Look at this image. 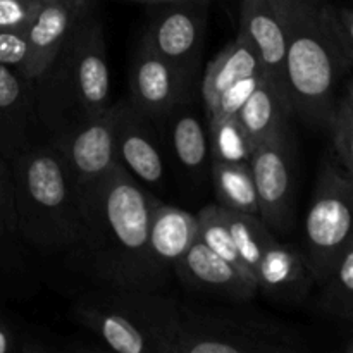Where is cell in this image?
Returning <instances> with one entry per match:
<instances>
[{"mask_svg": "<svg viewBox=\"0 0 353 353\" xmlns=\"http://www.w3.org/2000/svg\"><path fill=\"white\" fill-rule=\"evenodd\" d=\"M81 243L103 286L161 290L147 259L152 209L157 196L119 164L78 185Z\"/></svg>", "mask_w": 353, "mask_h": 353, "instance_id": "6da1fadb", "label": "cell"}, {"mask_svg": "<svg viewBox=\"0 0 353 353\" xmlns=\"http://www.w3.org/2000/svg\"><path fill=\"white\" fill-rule=\"evenodd\" d=\"M352 65L353 54L341 45L331 26L330 0H295L283 65V86L293 119L326 130Z\"/></svg>", "mask_w": 353, "mask_h": 353, "instance_id": "7a4b0ae2", "label": "cell"}, {"mask_svg": "<svg viewBox=\"0 0 353 353\" xmlns=\"http://www.w3.org/2000/svg\"><path fill=\"white\" fill-rule=\"evenodd\" d=\"M34 105L41 130L50 137L112 105L105 33L95 7L34 81Z\"/></svg>", "mask_w": 353, "mask_h": 353, "instance_id": "3957f363", "label": "cell"}, {"mask_svg": "<svg viewBox=\"0 0 353 353\" xmlns=\"http://www.w3.org/2000/svg\"><path fill=\"white\" fill-rule=\"evenodd\" d=\"M16 231L41 252H69L81 243L78 186L52 141L9 162Z\"/></svg>", "mask_w": 353, "mask_h": 353, "instance_id": "277c9868", "label": "cell"}, {"mask_svg": "<svg viewBox=\"0 0 353 353\" xmlns=\"http://www.w3.org/2000/svg\"><path fill=\"white\" fill-rule=\"evenodd\" d=\"M179 303L161 290L103 286L76 296L71 312L114 352L174 353Z\"/></svg>", "mask_w": 353, "mask_h": 353, "instance_id": "5b68a950", "label": "cell"}, {"mask_svg": "<svg viewBox=\"0 0 353 353\" xmlns=\"http://www.w3.org/2000/svg\"><path fill=\"white\" fill-rule=\"evenodd\" d=\"M299 331L233 307L179 303L174 353H302Z\"/></svg>", "mask_w": 353, "mask_h": 353, "instance_id": "8992f818", "label": "cell"}, {"mask_svg": "<svg viewBox=\"0 0 353 353\" xmlns=\"http://www.w3.org/2000/svg\"><path fill=\"white\" fill-rule=\"evenodd\" d=\"M353 174L330 154L321 162L316 190L305 217L307 265L319 283L331 271L352 240Z\"/></svg>", "mask_w": 353, "mask_h": 353, "instance_id": "52a82bcc", "label": "cell"}, {"mask_svg": "<svg viewBox=\"0 0 353 353\" xmlns=\"http://www.w3.org/2000/svg\"><path fill=\"white\" fill-rule=\"evenodd\" d=\"M250 171L257 192L259 217L274 234H286L295 224L296 141L292 128L255 145Z\"/></svg>", "mask_w": 353, "mask_h": 353, "instance_id": "ba28073f", "label": "cell"}, {"mask_svg": "<svg viewBox=\"0 0 353 353\" xmlns=\"http://www.w3.org/2000/svg\"><path fill=\"white\" fill-rule=\"evenodd\" d=\"M210 2L212 0H176L152 6L154 10L141 41L176 68L196 74Z\"/></svg>", "mask_w": 353, "mask_h": 353, "instance_id": "9c48e42d", "label": "cell"}, {"mask_svg": "<svg viewBox=\"0 0 353 353\" xmlns=\"http://www.w3.org/2000/svg\"><path fill=\"white\" fill-rule=\"evenodd\" d=\"M114 126L116 102L103 112L50 137L76 186L105 174L117 164Z\"/></svg>", "mask_w": 353, "mask_h": 353, "instance_id": "30bf717a", "label": "cell"}, {"mask_svg": "<svg viewBox=\"0 0 353 353\" xmlns=\"http://www.w3.org/2000/svg\"><path fill=\"white\" fill-rule=\"evenodd\" d=\"M195 74L176 68L140 41L131 62L130 100L145 116L159 121L174 107L192 102Z\"/></svg>", "mask_w": 353, "mask_h": 353, "instance_id": "8fae6325", "label": "cell"}, {"mask_svg": "<svg viewBox=\"0 0 353 353\" xmlns=\"http://www.w3.org/2000/svg\"><path fill=\"white\" fill-rule=\"evenodd\" d=\"M116 159L143 186L164 188L165 159L157 123L128 99L116 102Z\"/></svg>", "mask_w": 353, "mask_h": 353, "instance_id": "7c38bea8", "label": "cell"}, {"mask_svg": "<svg viewBox=\"0 0 353 353\" xmlns=\"http://www.w3.org/2000/svg\"><path fill=\"white\" fill-rule=\"evenodd\" d=\"M293 2L295 0H241L240 3V33L259 52L264 74L283 92V65Z\"/></svg>", "mask_w": 353, "mask_h": 353, "instance_id": "4fadbf2b", "label": "cell"}, {"mask_svg": "<svg viewBox=\"0 0 353 353\" xmlns=\"http://www.w3.org/2000/svg\"><path fill=\"white\" fill-rule=\"evenodd\" d=\"M172 274L185 288L238 305L250 302L259 293L255 285L199 238H195L188 250L178 259Z\"/></svg>", "mask_w": 353, "mask_h": 353, "instance_id": "5bb4252c", "label": "cell"}, {"mask_svg": "<svg viewBox=\"0 0 353 353\" xmlns=\"http://www.w3.org/2000/svg\"><path fill=\"white\" fill-rule=\"evenodd\" d=\"M41 131L34 105V81L0 64V159L10 162L31 148Z\"/></svg>", "mask_w": 353, "mask_h": 353, "instance_id": "9a60e30c", "label": "cell"}, {"mask_svg": "<svg viewBox=\"0 0 353 353\" xmlns=\"http://www.w3.org/2000/svg\"><path fill=\"white\" fill-rule=\"evenodd\" d=\"M95 7V0H48L26 28L28 61L24 76L37 81L50 65L79 21Z\"/></svg>", "mask_w": 353, "mask_h": 353, "instance_id": "2e32d148", "label": "cell"}, {"mask_svg": "<svg viewBox=\"0 0 353 353\" xmlns=\"http://www.w3.org/2000/svg\"><path fill=\"white\" fill-rule=\"evenodd\" d=\"M199 234L196 214L157 200L152 209L147 238V259L157 283L165 285L178 259Z\"/></svg>", "mask_w": 353, "mask_h": 353, "instance_id": "e0dca14e", "label": "cell"}, {"mask_svg": "<svg viewBox=\"0 0 353 353\" xmlns=\"http://www.w3.org/2000/svg\"><path fill=\"white\" fill-rule=\"evenodd\" d=\"M257 292L281 302H300L316 283L302 252L271 238L255 271Z\"/></svg>", "mask_w": 353, "mask_h": 353, "instance_id": "ac0fdd59", "label": "cell"}, {"mask_svg": "<svg viewBox=\"0 0 353 353\" xmlns=\"http://www.w3.org/2000/svg\"><path fill=\"white\" fill-rule=\"evenodd\" d=\"M162 143L171 150L176 164L190 176L210 172L209 131L192 110V102L174 107L171 112L155 121Z\"/></svg>", "mask_w": 353, "mask_h": 353, "instance_id": "d6986e66", "label": "cell"}, {"mask_svg": "<svg viewBox=\"0 0 353 353\" xmlns=\"http://www.w3.org/2000/svg\"><path fill=\"white\" fill-rule=\"evenodd\" d=\"M236 119L255 147L292 128L290 121L293 116L285 92L264 74L261 85L236 114Z\"/></svg>", "mask_w": 353, "mask_h": 353, "instance_id": "ffe728a7", "label": "cell"}, {"mask_svg": "<svg viewBox=\"0 0 353 353\" xmlns=\"http://www.w3.org/2000/svg\"><path fill=\"white\" fill-rule=\"evenodd\" d=\"M262 72V62L259 52L250 43L243 33L238 31V37L228 43L212 61L207 64L205 72L200 83V95H202L205 116L212 110L221 93L245 76Z\"/></svg>", "mask_w": 353, "mask_h": 353, "instance_id": "44dd1931", "label": "cell"}, {"mask_svg": "<svg viewBox=\"0 0 353 353\" xmlns=\"http://www.w3.org/2000/svg\"><path fill=\"white\" fill-rule=\"evenodd\" d=\"M209 174L212 178L217 205L233 212L259 216L257 192L250 165L210 162Z\"/></svg>", "mask_w": 353, "mask_h": 353, "instance_id": "7402d4cb", "label": "cell"}, {"mask_svg": "<svg viewBox=\"0 0 353 353\" xmlns=\"http://www.w3.org/2000/svg\"><path fill=\"white\" fill-rule=\"evenodd\" d=\"M319 309L326 316L352 321L353 317V243L341 252L336 264L319 283Z\"/></svg>", "mask_w": 353, "mask_h": 353, "instance_id": "603a6c76", "label": "cell"}, {"mask_svg": "<svg viewBox=\"0 0 353 353\" xmlns=\"http://www.w3.org/2000/svg\"><path fill=\"white\" fill-rule=\"evenodd\" d=\"M326 131L330 133V155L345 171L353 174V86L350 76H347L334 100Z\"/></svg>", "mask_w": 353, "mask_h": 353, "instance_id": "cb8c5ba5", "label": "cell"}, {"mask_svg": "<svg viewBox=\"0 0 353 353\" xmlns=\"http://www.w3.org/2000/svg\"><path fill=\"white\" fill-rule=\"evenodd\" d=\"M223 214L228 226H230L234 245H236L238 255L255 279V271H257L262 252L276 234L262 223L261 217L254 216V214L233 212V210L228 209H223Z\"/></svg>", "mask_w": 353, "mask_h": 353, "instance_id": "d4e9b609", "label": "cell"}, {"mask_svg": "<svg viewBox=\"0 0 353 353\" xmlns=\"http://www.w3.org/2000/svg\"><path fill=\"white\" fill-rule=\"evenodd\" d=\"M196 219H199V234H196V238L200 241H203L210 250L216 252L219 257L230 262L252 285H255L254 276L248 272V269L245 268L240 255H238L236 245H234L233 236H231L230 226H228L226 219H224L223 207L217 205V203H210V205L203 207L196 214ZM255 288H257V285H255Z\"/></svg>", "mask_w": 353, "mask_h": 353, "instance_id": "484cf974", "label": "cell"}, {"mask_svg": "<svg viewBox=\"0 0 353 353\" xmlns=\"http://www.w3.org/2000/svg\"><path fill=\"white\" fill-rule=\"evenodd\" d=\"M209 131L210 162L223 164H248L254 145L248 140L236 117L207 123Z\"/></svg>", "mask_w": 353, "mask_h": 353, "instance_id": "4316f807", "label": "cell"}, {"mask_svg": "<svg viewBox=\"0 0 353 353\" xmlns=\"http://www.w3.org/2000/svg\"><path fill=\"white\" fill-rule=\"evenodd\" d=\"M262 78H264V71L245 76V78H240L234 83H231V85L221 93L217 102L214 103L212 110L205 116L207 123L226 119V117H236V114L240 112L241 107L247 103V100L250 99L252 93L257 90L259 85H261Z\"/></svg>", "mask_w": 353, "mask_h": 353, "instance_id": "83f0119b", "label": "cell"}, {"mask_svg": "<svg viewBox=\"0 0 353 353\" xmlns=\"http://www.w3.org/2000/svg\"><path fill=\"white\" fill-rule=\"evenodd\" d=\"M52 350L40 338L16 326L6 317H0V353H43Z\"/></svg>", "mask_w": 353, "mask_h": 353, "instance_id": "f1b7e54d", "label": "cell"}, {"mask_svg": "<svg viewBox=\"0 0 353 353\" xmlns=\"http://www.w3.org/2000/svg\"><path fill=\"white\" fill-rule=\"evenodd\" d=\"M28 61L26 30L0 31V64L24 76Z\"/></svg>", "mask_w": 353, "mask_h": 353, "instance_id": "f546056e", "label": "cell"}, {"mask_svg": "<svg viewBox=\"0 0 353 353\" xmlns=\"http://www.w3.org/2000/svg\"><path fill=\"white\" fill-rule=\"evenodd\" d=\"M43 0H0V31L26 30Z\"/></svg>", "mask_w": 353, "mask_h": 353, "instance_id": "4dcf8cb0", "label": "cell"}, {"mask_svg": "<svg viewBox=\"0 0 353 353\" xmlns=\"http://www.w3.org/2000/svg\"><path fill=\"white\" fill-rule=\"evenodd\" d=\"M330 21L338 40L353 54V10L348 6H336L330 0Z\"/></svg>", "mask_w": 353, "mask_h": 353, "instance_id": "1f68e13d", "label": "cell"}, {"mask_svg": "<svg viewBox=\"0 0 353 353\" xmlns=\"http://www.w3.org/2000/svg\"><path fill=\"white\" fill-rule=\"evenodd\" d=\"M0 221H14L12 172L9 162L0 159Z\"/></svg>", "mask_w": 353, "mask_h": 353, "instance_id": "d6a6232c", "label": "cell"}, {"mask_svg": "<svg viewBox=\"0 0 353 353\" xmlns=\"http://www.w3.org/2000/svg\"><path fill=\"white\" fill-rule=\"evenodd\" d=\"M12 233H17L16 223L14 221H0V243H2L3 238H7Z\"/></svg>", "mask_w": 353, "mask_h": 353, "instance_id": "836d02e7", "label": "cell"}, {"mask_svg": "<svg viewBox=\"0 0 353 353\" xmlns=\"http://www.w3.org/2000/svg\"><path fill=\"white\" fill-rule=\"evenodd\" d=\"M124 2H134V3H143V6H161V3L176 2V0H124Z\"/></svg>", "mask_w": 353, "mask_h": 353, "instance_id": "e575fe53", "label": "cell"}, {"mask_svg": "<svg viewBox=\"0 0 353 353\" xmlns=\"http://www.w3.org/2000/svg\"><path fill=\"white\" fill-rule=\"evenodd\" d=\"M310 2H314V3H319V2H327V0H310Z\"/></svg>", "mask_w": 353, "mask_h": 353, "instance_id": "d590c367", "label": "cell"}, {"mask_svg": "<svg viewBox=\"0 0 353 353\" xmlns=\"http://www.w3.org/2000/svg\"><path fill=\"white\" fill-rule=\"evenodd\" d=\"M43 2H48V0H43Z\"/></svg>", "mask_w": 353, "mask_h": 353, "instance_id": "8d00e7d4", "label": "cell"}]
</instances>
